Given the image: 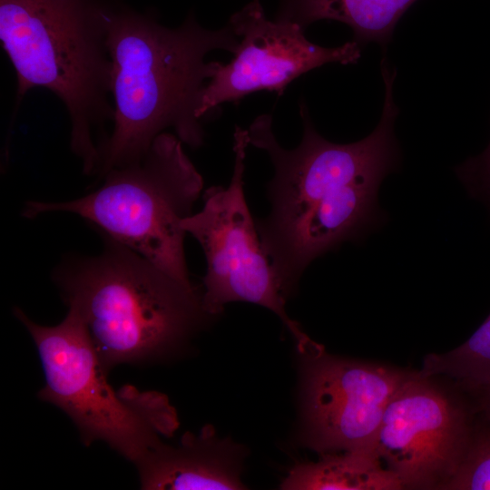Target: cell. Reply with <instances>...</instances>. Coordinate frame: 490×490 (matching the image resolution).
<instances>
[{
  "instance_id": "obj_8",
  "label": "cell",
  "mask_w": 490,
  "mask_h": 490,
  "mask_svg": "<svg viewBox=\"0 0 490 490\" xmlns=\"http://www.w3.org/2000/svg\"><path fill=\"white\" fill-rule=\"evenodd\" d=\"M300 356L302 443L322 453L372 450L388 402L412 373L338 358L322 347Z\"/></svg>"
},
{
  "instance_id": "obj_4",
  "label": "cell",
  "mask_w": 490,
  "mask_h": 490,
  "mask_svg": "<svg viewBox=\"0 0 490 490\" xmlns=\"http://www.w3.org/2000/svg\"><path fill=\"white\" fill-rule=\"evenodd\" d=\"M56 279L106 371L165 354L210 318L194 285L111 238L99 256Z\"/></svg>"
},
{
  "instance_id": "obj_1",
  "label": "cell",
  "mask_w": 490,
  "mask_h": 490,
  "mask_svg": "<svg viewBox=\"0 0 490 490\" xmlns=\"http://www.w3.org/2000/svg\"><path fill=\"white\" fill-rule=\"evenodd\" d=\"M380 70L385 86L381 117L358 142L340 144L323 138L304 101L299 103L302 140L294 149L279 143L270 114L250 124V144L265 151L274 168L268 185L270 212L256 223L273 266L305 267L342 242L363 237L383 220L379 185L397 170L401 152L395 135L397 71L387 63Z\"/></svg>"
},
{
  "instance_id": "obj_7",
  "label": "cell",
  "mask_w": 490,
  "mask_h": 490,
  "mask_svg": "<svg viewBox=\"0 0 490 490\" xmlns=\"http://www.w3.org/2000/svg\"><path fill=\"white\" fill-rule=\"evenodd\" d=\"M248 130L233 135L234 167L227 187L212 186L201 211L181 220V228L201 244L207 262L201 304L210 316L228 303L244 301L274 312L289 329L299 354L316 344L286 312L288 295L262 246L244 194Z\"/></svg>"
},
{
  "instance_id": "obj_9",
  "label": "cell",
  "mask_w": 490,
  "mask_h": 490,
  "mask_svg": "<svg viewBox=\"0 0 490 490\" xmlns=\"http://www.w3.org/2000/svg\"><path fill=\"white\" fill-rule=\"evenodd\" d=\"M229 24L240 37L234 58L220 63L202 95L199 116L202 119L223 103H237L259 91L282 94L301 74L330 63L358 61L361 47L349 41L325 47L309 41L304 29L287 20H269L260 3L251 1L234 13Z\"/></svg>"
},
{
  "instance_id": "obj_13",
  "label": "cell",
  "mask_w": 490,
  "mask_h": 490,
  "mask_svg": "<svg viewBox=\"0 0 490 490\" xmlns=\"http://www.w3.org/2000/svg\"><path fill=\"white\" fill-rule=\"evenodd\" d=\"M373 450L327 455L318 462L295 466L280 484L286 490H394L403 488Z\"/></svg>"
},
{
  "instance_id": "obj_11",
  "label": "cell",
  "mask_w": 490,
  "mask_h": 490,
  "mask_svg": "<svg viewBox=\"0 0 490 490\" xmlns=\"http://www.w3.org/2000/svg\"><path fill=\"white\" fill-rule=\"evenodd\" d=\"M242 446L220 439L215 428L204 426L199 434L185 433L177 446L160 443L135 466L141 486L155 490L245 488L240 480Z\"/></svg>"
},
{
  "instance_id": "obj_5",
  "label": "cell",
  "mask_w": 490,
  "mask_h": 490,
  "mask_svg": "<svg viewBox=\"0 0 490 490\" xmlns=\"http://www.w3.org/2000/svg\"><path fill=\"white\" fill-rule=\"evenodd\" d=\"M88 195L68 201H28L24 216L63 211L98 226L109 237L138 252L187 285L189 278L181 220L201 191V175L182 142L162 132L138 160L116 166Z\"/></svg>"
},
{
  "instance_id": "obj_15",
  "label": "cell",
  "mask_w": 490,
  "mask_h": 490,
  "mask_svg": "<svg viewBox=\"0 0 490 490\" xmlns=\"http://www.w3.org/2000/svg\"><path fill=\"white\" fill-rule=\"evenodd\" d=\"M441 488L490 490V436L466 446L456 471Z\"/></svg>"
},
{
  "instance_id": "obj_2",
  "label": "cell",
  "mask_w": 490,
  "mask_h": 490,
  "mask_svg": "<svg viewBox=\"0 0 490 490\" xmlns=\"http://www.w3.org/2000/svg\"><path fill=\"white\" fill-rule=\"evenodd\" d=\"M240 37L228 24L207 29L190 13L178 27L161 24L120 0H111L108 48L112 60V131L98 177L141 158L157 136L172 129L192 148L204 141L199 110L220 62L211 51L234 54Z\"/></svg>"
},
{
  "instance_id": "obj_14",
  "label": "cell",
  "mask_w": 490,
  "mask_h": 490,
  "mask_svg": "<svg viewBox=\"0 0 490 490\" xmlns=\"http://www.w3.org/2000/svg\"><path fill=\"white\" fill-rule=\"evenodd\" d=\"M418 374L424 377L446 374L471 387H490V315L457 348L428 355Z\"/></svg>"
},
{
  "instance_id": "obj_16",
  "label": "cell",
  "mask_w": 490,
  "mask_h": 490,
  "mask_svg": "<svg viewBox=\"0 0 490 490\" xmlns=\"http://www.w3.org/2000/svg\"><path fill=\"white\" fill-rule=\"evenodd\" d=\"M456 173L473 193L490 203V143L483 153L459 165Z\"/></svg>"
},
{
  "instance_id": "obj_6",
  "label": "cell",
  "mask_w": 490,
  "mask_h": 490,
  "mask_svg": "<svg viewBox=\"0 0 490 490\" xmlns=\"http://www.w3.org/2000/svg\"><path fill=\"white\" fill-rule=\"evenodd\" d=\"M15 317L30 333L44 368L39 397L61 408L76 425L84 445L103 441L136 464L179 426L175 408L159 392L132 386L115 391L106 377L84 324L69 308L64 320L46 327L15 308Z\"/></svg>"
},
{
  "instance_id": "obj_12",
  "label": "cell",
  "mask_w": 490,
  "mask_h": 490,
  "mask_svg": "<svg viewBox=\"0 0 490 490\" xmlns=\"http://www.w3.org/2000/svg\"><path fill=\"white\" fill-rule=\"evenodd\" d=\"M417 0H279L276 20L298 24L303 29L318 20L348 24L360 47L368 43L387 48L394 29Z\"/></svg>"
},
{
  "instance_id": "obj_18",
  "label": "cell",
  "mask_w": 490,
  "mask_h": 490,
  "mask_svg": "<svg viewBox=\"0 0 490 490\" xmlns=\"http://www.w3.org/2000/svg\"><path fill=\"white\" fill-rule=\"evenodd\" d=\"M488 390H489V396H490V387H488Z\"/></svg>"
},
{
  "instance_id": "obj_10",
  "label": "cell",
  "mask_w": 490,
  "mask_h": 490,
  "mask_svg": "<svg viewBox=\"0 0 490 490\" xmlns=\"http://www.w3.org/2000/svg\"><path fill=\"white\" fill-rule=\"evenodd\" d=\"M412 373L388 402L372 450L403 486H442L466 448L463 413Z\"/></svg>"
},
{
  "instance_id": "obj_3",
  "label": "cell",
  "mask_w": 490,
  "mask_h": 490,
  "mask_svg": "<svg viewBox=\"0 0 490 490\" xmlns=\"http://www.w3.org/2000/svg\"><path fill=\"white\" fill-rule=\"evenodd\" d=\"M111 0H0V39L16 75L20 105L33 88L64 104L70 146L97 174L114 108L108 48Z\"/></svg>"
},
{
  "instance_id": "obj_17",
  "label": "cell",
  "mask_w": 490,
  "mask_h": 490,
  "mask_svg": "<svg viewBox=\"0 0 490 490\" xmlns=\"http://www.w3.org/2000/svg\"><path fill=\"white\" fill-rule=\"evenodd\" d=\"M255 3H260V0H252Z\"/></svg>"
}]
</instances>
